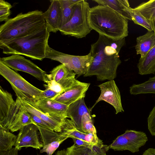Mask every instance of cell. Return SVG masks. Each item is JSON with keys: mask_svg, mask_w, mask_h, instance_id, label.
Listing matches in <instances>:
<instances>
[{"mask_svg": "<svg viewBox=\"0 0 155 155\" xmlns=\"http://www.w3.org/2000/svg\"><path fill=\"white\" fill-rule=\"evenodd\" d=\"M90 83L78 82L71 88L64 92L54 100L69 106L78 100L84 98Z\"/></svg>", "mask_w": 155, "mask_h": 155, "instance_id": "16", "label": "cell"}, {"mask_svg": "<svg viewBox=\"0 0 155 155\" xmlns=\"http://www.w3.org/2000/svg\"><path fill=\"white\" fill-rule=\"evenodd\" d=\"M80 130L83 132L97 135V131L94 127L91 114H86L82 117Z\"/></svg>", "mask_w": 155, "mask_h": 155, "instance_id": "32", "label": "cell"}, {"mask_svg": "<svg viewBox=\"0 0 155 155\" xmlns=\"http://www.w3.org/2000/svg\"><path fill=\"white\" fill-rule=\"evenodd\" d=\"M50 32L47 28L25 36L0 43L4 54L25 56L41 61L46 57Z\"/></svg>", "mask_w": 155, "mask_h": 155, "instance_id": "3", "label": "cell"}, {"mask_svg": "<svg viewBox=\"0 0 155 155\" xmlns=\"http://www.w3.org/2000/svg\"><path fill=\"white\" fill-rule=\"evenodd\" d=\"M30 104L51 117L60 120H65L67 118V111L69 106L54 100L42 99L36 103Z\"/></svg>", "mask_w": 155, "mask_h": 155, "instance_id": "14", "label": "cell"}, {"mask_svg": "<svg viewBox=\"0 0 155 155\" xmlns=\"http://www.w3.org/2000/svg\"><path fill=\"white\" fill-rule=\"evenodd\" d=\"M50 74L51 80L58 82L76 74L65 65L61 64L54 68L51 71Z\"/></svg>", "mask_w": 155, "mask_h": 155, "instance_id": "29", "label": "cell"}, {"mask_svg": "<svg viewBox=\"0 0 155 155\" xmlns=\"http://www.w3.org/2000/svg\"><path fill=\"white\" fill-rule=\"evenodd\" d=\"M43 12L36 10L21 13L0 27V43L31 34L46 28Z\"/></svg>", "mask_w": 155, "mask_h": 155, "instance_id": "4", "label": "cell"}, {"mask_svg": "<svg viewBox=\"0 0 155 155\" xmlns=\"http://www.w3.org/2000/svg\"><path fill=\"white\" fill-rule=\"evenodd\" d=\"M5 65L15 71H21L28 73L46 83L51 80L50 74L41 69L30 60L18 54L1 58Z\"/></svg>", "mask_w": 155, "mask_h": 155, "instance_id": "9", "label": "cell"}, {"mask_svg": "<svg viewBox=\"0 0 155 155\" xmlns=\"http://www.w3.org/2000/svg\"><path fill=\"white\" fill-rule=\"evenodd\" d=\"M142 155H155V148H148L144 152Z\"/></svg>", "mask_w": 155, "mask_h": 155, "instance_id": "39", "label": "cell"}, {"mask_svg": "<svg viewBox=\"0 0 155 155\" xmlns=\"http://www.w3.org/2000/svg\"><path fill=\"white\" fill-rule=\"evenodd\" d=\"M31 124H35L29 112L24 107L20 99L17 97L7 117L0 122V126L13 132Z\"/></svg>", "mask_w": 155, "mask_h": 155, "instance_id": "10", "label": "cell"}, {"mask_svg": "<svg viewBox=\"0 0 155 155\" xmlns=\"http://www.w3.org/2000/svg\"><path fill=\"white\" fill-rule=\"evenodd\" d=\"M148 130L151 134L155 136V106L150 112L147 118Z\"/></svg>", "mask_w": 155, "mask_h": 155, "instance_id": "34", "label": "cell"}, {"mask_svg": "<svg viewBox=\"0 0 155 155\" xmlns=\"http://www.w3.org/2000/svg\"><path fill=\"white\" fill-rule=\"evenodd\" d=\"M24 107L29 113L40 118L49 126L51 129L56 132L61 131L65 119L60 120L51 117L38 109L24 100H20Z\"/></svg>", "mask_w": 155, "mask_h": 155, "instance_id": "18", "label": "cell"}, {"mask_svg": "<svg viewBox=\"0 0 155 155\" xmlns=\"http://www.w3.org/2000/svg\"><path fill=\"white\" fill-rule=\"evenodd\" d=\"M148 140L146 134L142 131L126 130L123 134L118 136L108 146L109 149L114 150H127L132 153L139 151Z\"/></svg>", "mask_w": 155, "mask_h": 155, "instance_id": "8", "label": "cell"}, {"mask_svg": "<svg viewBox=\"0 0 155 155\" xmlns=\"http://www.w3.org/2000/svg\"><path fill=\"white\" fill-rule=\"evenodd\" d=\"M152 22L153 29V31L155 34V19L152 21Z\"/></svg>", "mask_w": 155, "mask_h": 155, "instance_id": "40", "label": "cell"}, {"mask_svg": "<svg viewBox=\"0 0 155 155\" xmlns=\"http://www.w3.org/2000/svg\"><path fill=\"white\" fill-rule=\"evenodd\" d=\"M129 12L132 20L135 24L140 25L146 28L148 31H153L152 21L143 16L140 12L134 8H130Z\"/></svg>", "mask_w": 155, "mask_h": 155, "instance_id": "31", "label": "cell"}, {"mask_svg": "<svg viewBox=\"0 0 155 155\" xmlns=\"http://www.w3.org/2000/svg\"><path fill=\"white\" fill-rule=\"evenodd\" d=\"M58 96V94L55 91L49 88H46L45 90L43 91L40 99H49L54 100Z\"/></svg>", "mask_w": 155, "mask_h": 155, "instance_id": "35", "label": "cell"}, {"mask_svg": "<svg viewBox=\"0 0 155 155\" xmlns=\"http://www.w3.org/2000/svg\"></svg>", "mask_w": 155, "mask_h": 155, "instance_id": "41", "label": "cell"}, {"mask_svg": "<svg viewBox=\"0 0 155 155\" xmlns=\"http://www.w3.org/2000/svg\"><path fill=\"white\" fill-rule=\"evenodd\" d=\"M11 5L3 0H0V21H7L11 14Z\"/></svg>", "mask_w": 155, "mask_h": 155, "instance_id": "33", "label": "cell"}, {"mask_svg": "<svg viewBox=\"0 0 155 155\" xmlns=\"http://www.w3.org/2000/svg\"><path fill=\"white\" fill-rule=\"evenodd\" d=\"M12 94L0 86V122L7 116L11 106L15 102Z\"/></svg>", "mask_w": 155, "mask_h": 155, "instance_id": "25", "label": "cell"}, {"mask_svg": "<svg viewBox=\"0 0 155 155\" xmlns=\"http://www.w3.org/2000/svg\"><path fill=\"white\" fill-rule=\"evenodd\" d=\"M39 131L43 147L40 153L52 155L65 140L68 138L62 132H56L46 127L37 125Z\"/></svg>", "mask_w": 155, "mask_h": 155, "instance_id": "12", "label": "cell"}, {"mask_svg": "<svg viewBox=\"0 0 155 155\" xmlns=\"http://www.w3.org/2000/svg\"><path fill=\"white\" fill-rule=\"evenodd\" d=\"M17 136L0 126V152L8 151L15 146Z\"/></svg>", "mask_w": 155, "mask_h": 155, "instance_id": "27", "label": "cell"}, {"mask_svg": "<svg viewBox=\"0 0 155 155\" xmlns=\"http://www.w3.org/2000/svg\"><path fill=\"white\" fill-rule=\"evenodd\" d=\"M131 94L136 95L140 94H155V76L150 78L144 82L137 84H133L130 87Z\"/></svg>", "mask_w": 155, "mask_h": 155, "instance_id": "28", "label": "cell"}, {"mask_svg": "<svg viewBox=\"0 0 155 155\" xmlns=\"http://www.w3.org/2000/svg\"><path fill=\"white\" fill-rule=\"evenodd\" d=\"M125 38L114 40L99 35L91 45L90 53L92 61L84 77L95 75L98 81L114 80L121 61L119 52L125 44Z\"/></svg>", "mask_w": 155, "mask_h": 155, "instance_id": "1", "label": "cell"}, {"mask_svg": "<svg viewBox=\"0 0 155 155\" xmlns=\"http://www.w3.org/2000/svg\"><path fill=\"white\" fill-rule=\"evenodd\" d=\"M99 5L107 6L120 14L127 20L132 21L129 12L130 7L127 0H93Z\"/></svg>", "mask_w": 155, "mask_h": 155, "instance_id": "21", "label": "cell"}, {"mask_svg": "<svg viewBox=\"0 0 155 155\" xmlns=\"http://www.w3.org/2000/svg\"><path fill=\"white\" fill-rule=\"evenodd\" d=\"M57 152H56V153H57Z\"/></svg>", "mask_w": 155, "mask_h": 155, "instance_id": "42", "label": "cell"}, {"mask_svg": "<svg viewBox=\"0 0 155 155\" xmlns=\"http://www.w3.org/2000/svg\"><path fill=\"white\" fill-rule=\"evenodd\" d=\"M66 150L69 155H107L105 148L103 145L100 144L94 145L92 149L73 145Z\"/></svg>", "mask_w": 155, "mask_h": 155, "instance_id": "23", "label": "cell"}, {"mask_svg": "<svg viewBox=\"0 0 155 155\" xmlns=\"http://www.w3.org/2000/svg\"><path fill=\"white\" fill-rule=\"evenodd\" d=\"M19 150L15 147L12 148L11 150L5 152H0V155H18Z\"/></svg>", "mask_w": 155, "mask_h": 155, "instance_id": "38", "label": "cell"}, {"mask_svg": "<svg viewBox=\"0 0 155 155\" xmlns=\"http://www.w3.org/2000/svg\"><path fill=\"white\" fill-rule=\"evenodd\" d=\"M90 8L86 1L80 0L75 4L70 20L59 29L63 35L81 38L85 37L92 30L87 21V13Z\"/></svg>", "mask_w": 155, "mask_h": 155, "instance_id": "6", "label": "cell"}, {"mask_svg": "<svg viewBox=\"0 0 155 155\" xmlns=\"http://www.w3.org/2000/svg\"><path fill=\"white\" fill-rule=\"evenodd\" d=\"M136 42L137 54H140V58H143L155 46V34L153 31H148L144 35L137 37Z\"/></svg>", "mask_w": 155, "mask_h": 155, "instance_id": "20", "label": "cell"}, {"mask_svg": "<svg viewBox=\"0 0 155 155\" xmlns=\"http://www.w3.org/2000/svg\"><path fill=\"white\" fill-rule=\"evenodd\" d=\"M17 136L15 147L20 150L24 147H31L36 149L43 147L39 140L37 126L31 124L22 127Z\"/></svg>", "mask_w": 155, "mask_h": 155, "instance_id": "13", "label": "cell"}, {"mask_svg": "<svg viewBox=\"0 0 155 155\" xmlns=\"http://www.w3.org/2000/svg\"><path fill=\"white\" fill-rule=\"evenodd\" d=\"M86 114H91L90 110L87 107L84 98H82L68 106L67 116L80 130L82 117Z\"/></svg>", "mask_w": 155, "mask_h": 155, "instance_id": "19", "label": "cell"}, {"mask_svg": "<svg viewBox=\"0 0 155 155\" xmlns=\"http://www.w3.org/2000/svg\"><path fill=\"white\" fill-rule=\"evenodd\" d=\"M29 113L32 120L36 125L46 127L51 130L48 124L39 117L32 114Z\"/></svg>", "mask_w": 155, "mask_h": 155, "instance_id": "36", "label": "cell"}, {"mask_svg": "<svg viewBox=\"0 0 155 155\" xmlns=\"http://www.w3.org/2000/svg\"><path fill=\"white\" fill-rule=\"evenodd\" d=\"M134 9L151 21L155 19V0L142 2Z\"/></svg>", "mask_w": 155, "mask_h": 155, "instance_id": "30", "label": "cell"}, {"mask_svg": "<svg viewBox=\"0 0 155 155\" xmlns=\"http://www.w3.org/2000/svg\"><path fill=\"white\" fill-rule=\"evenodd\" d=\"M138 73L141 75L155 74V46L144 57L140 58L137 64Z\"/></svg>", "mask_w": 155, "mask_h": 155, "instance_id": "22", "label": "cell"}, {"mask_svg": "<svg viewBox=\"0 0 155 155\" xmlns=\"http://www.w3.org/2000/svg\"><path fill=\"white\" fill-rule=\"evenodd\" d=\"M80 1L59 0L61 8L60 28L70 20L74 13V6Z\"/></svg>", "mask_w": 155, "mask_h": 155, "instance_id": "26", "label": "cell"}, {"mask_svg": "<svg viewBox=\"0 0 155 155\" xmlns=\"http://www.w3.org/2000/svg\"><path fill=\"white\" fill-rule=\"evenodd\" d=\"M72 139H73L74 142V144L73 145L76 147H89L91 149H92L93 146L95 145L91 143L81 139L75 138H73Z\"/></svg>", "mask_w": 155, "mask_h": 155, "instance_id": "37", "label": "cell"}, {"mask_svg": "<svg viewBox=\"0 0 155 155\" xmlns=\"http://www.w3.org/2000/svg\"><path fill=\"white\" fill-rule=\"evenodd\" d=\"M74 74L58 82L50 80L47 84H44L46 88H49L55 91L59 96L72 87L78 81L76 79Z\"/></svg>", "mask_w": 155, "mask_h": 155, "instance_id": "24", "label": "cell"}, {"mask_svg": "<svg viewBox=\"0 0 155 155\" xmlns=\"http://www.w3.org/2000/svg\"><path fill=\"white\" fill-rule=\"evenodd\" d=\"M0 74L11 84L17 97L29 103H35L41 99L43 90L35 87L17 72L0 60Z\"/></svg>", "mask_w": 155, "mask_h": 155, "instance_id": "5", "label": "cell"}, {"mask_svg": "<svg viewBox=\"0 0 155 155\" xmlns=\"http://www.w3.org/2000/svg\"><path fill=\"white\" fill-rule=\"evenodd\" d=\"M45 58L55 61L65 65L73 71L78 77L83 76L86 73L92 61L90 53L85 55H70L57 51L48 45Z\"/></svg>", "mask_w": 155, "mask_h": 155, "instance_id": "7", "label": "cell"}, {"mask_svg": "<svg viewBox=\"0 0 155 155\" xmlns=\"http://www.w3.org/2000/svg\"><path fill=\"white\" fill-rule=\"evenodd\" d=\"M101 93L100 96L90 109L91 110L99 101H104L113 107L116 114L124 112L121 99L120 93L114 80L108 81L98 85Z\"/></svg>", "mask_w": 155, "mask_h": 155, "instance_id": "11", "label": "cell"}, {"mask_svg": "<svg viewBox=\"0 0 155 155\" xmlns=\"http://www.w3.org/2000/svg\"><path fill=\"white\" fill-rule=\"evenodd\" d=\"M68 138L81 139L96 145L102 142L97 135L86 134L82 131L70 119L67 118L63 126L61 131Z\"/></svg>", "mask_w": 155, "mask_h": 155, "instance_id": "17", "label": "cell"}, {"mask_svg": "<svg viewBox=\"0 0 155 155\" xmlns=\"http://www.w3.org/2000/svg\"><path fill=\"white\" fill-rule=\"evenodd\" d=\"M48 10L43 12L46 26L50 32L56 33L60 28L61 8L59 0L50 1Z\"/></svg>", "mask_w": 155, "mask_h": 155, "instance_id": "15", "label": "cell"}, {"mask_svg": "<svg viewBox=\"0 0 155 155\" xmlns=\"http://www.w3.org/2000/svg\"><path fill=\"white\" fill-rule=\"evenodd\" d=\"M87 19L91 29L100 35L114 40L128 35V20L107 6L98 5L90 8Z\"/></svg>", "mask_w": 155, "mask_h": 155, "instance_id": "2", "label": "cell"}]
</instances>
